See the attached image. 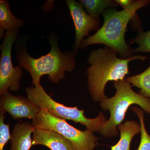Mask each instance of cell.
<instances>
[{
    "instance_id": "1",
    "label": "cell",
    "mask_w": 150,
    "mask_h": 150,
    "mask_svg": "<svg viewBox=\"0 0 150 150\" xmlns=\"http://www.w3.org/2000/svg\"><path fill=\"white\" fill-rule=\"evenodd\" d=\"M149 58L138 55L127 59L118 58L117 53L107 46L92 50L88 59L90 66L86 74L89 93L93 101L100 102L107 98L104 90L109 81H118L126 79L129 74V62L137 59L144 61Z\"/></svg>"
},
{
    "instance_id": "2",
    "label": "cell",
    "mask_w": 150,
    "mask_h": 150,
    "mask_svg": "<svg viewBox=\"0 0 150 150\" xmlns=\"http://www.w3.org/2000/svg\"><path fill=\"white\" fill-rule=\"evenodd\" d=\"M48 40L51 44L50 52L37 59L30 56L25 46H18L17 48L19 64L29 73L32 85L35 87L41 85L40 79L44 75H48L51 82L59 83L65 77V72L71 71L76 67L74 54L70 51L62 52L57 35L51 33Z\"/></svg>"
},
{
    "instance_id": "3",
    "label": "cell",
    "mask_w": 150,
    "mask_h": 150,
    "mask_svg": "<svg viewBox=\"0 0 150 150\" xmlns=\"http://www.w3.org/2000/svg\"><path fill=\"white\" fill-rule=\"evenodd\" d=\"M150 3L149 0H138L129 8L122 11L112 8L106 10L102 13L104 22L102 27L95 34L84 39L80 48L103 44L115 51L121 59L131 58L133 54L125 40L127 26L129 22L138 17L137 11Z\"/></svg>"
},
{
    "instance_id": "4",
    "label": "cell",
    "mask_w": 150,
    "mask_h": 150,
    "mask_svg": "<svg viewBox=\"0 0 150 150\" xmlns=\"http://www.w3.org/2000/svg\"><path fill=\"white\" fill-rule=\"evenodd\" d=\"M116 93L110 98L103 100L100 106L103 110H109L110 117L103 124L99 133L105 138L116 137L118 126L122 124L127 110L133 104L139 105L145 112L150 114V99L137 93L126 79L113 82Z\"/></svg>"
},
{
    "instance_id": "5",
    "label": "cell",
    "mask_w": 150,
    "mask_h": 150,
    "mask_svg": "<svg viewBox=\"0 0 150 150\" xmlns=\"http://www.w3.org/2000/svg\"><path fill=\"white\" fill-rule=\"evenodd\" d=\"M27 97L41 108L63 120H71L85 126L93 133L99 132L103 123L107 121L102 112L94 118H89L84 115V110H79L77 106L68 107L54 100L40 85L30 86L25 89Z\"/></svg>"
},
{
    "instance_id": "6",
    "label": "cell",
    "mask_w": 150,
    "mask_h": 150,
    "mask_svg": "<svg viewBox=\"0 0 150 150\" xmlns=\"http://www.w3.org/2000/svg\"><path fill=\"white\" fill-rule=\"evenodd\" d=\"M32 123L36 129L49 130L60 134L71 141L77 150H93L99 140L88 129L79 130L43 108L32 120Z\"/></svg>"
},
{
    "instance_id": "7",
    "label": "cell",
    "mask_w": 150,
    "mask_h": 150,
    "mask_svg": "<svg viewBox=\"0 0 150 150\" xmlns=\"http://www.w3.org/2000/svg\"><path fill=\"white\" fill-rule=\"evenodd\" d=\"M18 30H8L6 32L1 46L0 59V96L10 91L16 92L20 86L23 75L20 66L14 67L11 59V50L16 40Z\"/></svg>"
},
{
    "instance_id": "8",
    "label": "cell",
    "mask_w": 150,
    "mask_h": 150,
    "mask_svg": "<svg viewBox=\"0 0 150 150\" xmlns=\"http://www.w3.org/2000/svg\"><path fill=\"white\" fill-rule=\"evenodd\" d=\"M66 3L74 24L75 39L73 52L76 56L84 37H90L89 33L91 30L97 32L100 28V21L89 15L79 2L67 0Z\"/></svg>"
},
{
    "instance_id": "9",
    "label": "cell",
    "mask_w": 150,
    "mask_h": 150,
    "mask_svg": "<svg viewBox=\"0 0 150 150\" xmlns=\"http://www.w3.org/2000/svg\"><path fill=\"white\" fill-rule=\"evenodd\" d=\"M41 109L28 97L15 96L9 92L1 96L0 111L8 112L14 120L23 118L33 120Z\"/></svg>"
},
{
    "instance_id": "10",
    "label": "cell",
    "mask_w": 150,
    "mask_h": 150,
    "mask_svg": "<svg viewBox=\"0 0 150 150\" xmlns=\"http://www.w3.org/2000/svg\"><path fill=\"white\" fill-rule=\"evenodd\" d=\"M33 146L42 145L51 150H77L69 140L53 131L36 129L32 136Z\"/></svg>"
},
{
    "instance_id": "11",
    "label": "cell",
    "mask_w": 150,
    "mask_h": 150,
    "mask_svg": "<svg viewBox=\"0 0 150 150\" xmlns=\"http://www.w3.org/2000/svg\"><path fill=\"white\" fill-rule=\"evenodd\" d=\"M36 128L29 122L17 123L11 134L9 150H30L33 146L31 135Z\"/></svg>"
},
{
    "instance_id": "12",
    "label": "cell",
    "mask_w": 150,
    "mask_h": 150,
    "mask_svg": "<svg viewBox=\"0 0 150 150\" xmlns=\"http://www.w3.org/2000/svg\"><path fill=\"white\" fill-rule=\"evenodd\" d=\"M120 139L111 150H131L130 144L134 136L141 133L140 124L134 120H128L118 126Z\"/></svg>"
},
{
    "instance_id": "13",
    "label": "cell",
    "mask_w": 150,
    "mask_h": 150,
    "mask_svg": "<svg viewBox=\"0 0 150 150\" xmlns=\"http://www.w3.org/2000/svg\"><path fill=\"white\" fill-rule=\"evenodd\" d=\"M24 21L17 18L12 13L9 4L6 0L0 1V37H5L4 31L18 29L23 26Z\"/></svg>"
},
{
    "instance_id": "14",
    "label": "cell",
    "mask_w": 150,
    "mask_h": 150,
    "mask_svg": "<svg viewBox=\"0 0 150 150\" xmlns=\"http://www.w3.org/2000/svg\"><path fill=\"white\" fill-rule=\"evenodd\" d=\"M79 2L89 15L98 20L106 10L118 6L115 1L112 0H79Z\"/></svg>"
},
{
    "instance_id": "15",
    "label": "cell",
    "mask_w": 150,
    "mask_h": 150,
    "mask_svg": "<svg viewBox=\"0 0 150 150\" xmlns=\"http://www.w3.org/2000/svg\"><path fill=\"white\" fill-rule=\"evenodd\" d=\"M125 79L133 86L140 90L139 93L145 97L150 98V65L139 74L127 77Z\"/></svg>"
},
{
    "instance_id": "16",
    "label": "cell",
    "mask_w": 150,
    "mask_h": 150,
    "mask_svg": "<svg viewBox=\"0 0 150 150\" xmlns=\"http://www.w3.org/2000/svg\"><path fill=\"white\" fill-rule=\"evenodd\" d=\"M131 110L139 117L141 127V139L137 150H150V136L145 127L144 121V111L137 106L131 108Z\"/></svg>"
},
{
    "instance_id": "17",
    "label": "cell",
    "mask_w": 150,
    "mask_h": 150,
    "mask_svg": "<svg viewBox=\"0 0 150 150\" xmlns=\"http://www.w3.org/2000/svg\"><path fill=\"white\" fill-rule=\"evenodd\" d=\"M131 44L137 43L139 46L137 48L131 49L133 54L135 53H150V30L146 32L143 30L138 32L136 37L131 39Z\"/></svg>"
},
{
    "instance_id": "18",
    "label": "cell",
    "mask_w": 150,
    "mask_h": 150,
    "mask_svg": "<svg viewBox=\"0 0 150 150\" xmlns=\"http://www.w3.org/2000/svg\"><path fill=\"white\" fill-rule=\"evenodd\" d=\"M5 112L0 111V150H4L6 144L11 140L9 123L4 122Z\"/></svg>"
},
{
    "instance_id": "19",
    "label": "cell",
    "mask_w": 150,
    "mask_h": 150,
    "mask_svg": "<svg viewBox=\"0 0 150 150\" xmlns=\"http://www.w3.org/2000/svg\"><path fill=\"white\" fill-rule=\"evenodd\" d=\"M115 2L117 3L118 5L121 6L123 9L129 8L131 7L135 1L133 0H115Z\"/></svg>"
}]
</instances>
